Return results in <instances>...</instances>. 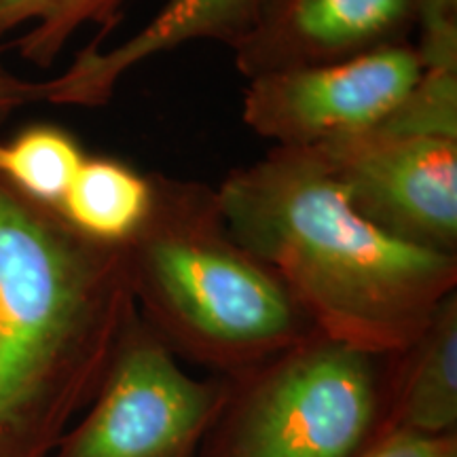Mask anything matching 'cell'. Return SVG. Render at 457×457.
I'll return each instance as SVG.
<instances>
[{
	"label": "cell",
	"instance_id": "obj_2",
	"mask_svg": "<svg viewBox=\"0 0 457 457\" xmlns=\"http://www.w3.org/2000/svg\"><path fill=\"white\" fill-rule=\"evenodd\" d=\"M134 310L125 245L0 179V457H51Z\"/></svg>",
	"mask_w": 457,
	"mask_h": 457
},
{
	"label": "cell",
	"instance_id": "obj_11",
	"mask_svg": "<svg viewBox=\"0 0 457 457\" xmlns=\"http://www.w3.org/2000/svg\"><path fill=\"white\" fill-rule=\"evenodd\" d=\"M151 208V174L114 157H85L60 212L83 236L125 245Z\"/></svg>",
	"mask_w": 457,
	"mask_h": 457
},
{
	"label": "cell",
	"instance_id": "obj_9",
	"mask_svg": "<svg viewBox=\"0 0 457 457\" xmlns=\"http://www.w3.org/2000/svg\"><path fill=\"white\" fill-rule=\"evenodd\" d=\"M254 0H168L148 24L117 47L98 41L77 55L60 77L45 81L47 100L64 106H102L125 74L187 43L212 41L236 49L253 20Z\"/></svg>",
	"mask_w": 457,
	"mask_h": 457
},
{
	"label": "cell",
	"instance_id": "obj_6",
	"mask_svg": "<svg viewBox=\"0 0 457 457\" xmlns=\"http://www.w3.org/2000/svg\"><path fill=\"white\" fill-rule=\"evenodd\" d=\"M356 212L400 242L457 256V140L367 129L312 146Z\"/></svg>",
	"mask_w": 457,
	"mask_h": 457
},
{
	"label": "cell",
	"instance_id": "obj_14",
	"mask_svg": "<svg viewBox=\"0 0 457 457\" xmlns=\"http://www.w3.org/2000/svg\"><path fill=\"white\" fill-rule=\"evenodd\" d=\"M373 129L457 140V71L424 68L415 87Z\"/></svg>",
	"mask_w": 457,
	"mask_h": 457
},
{
	"label": "cell",
	"instance_id": "obj_8",
	"mask_svg": "<svg viewBox=\"0 0 457 457\" xmlns=\"http://www.w3.org/2000/svg\"><path fill=\"white\" fill-rule=\"evenodd\" d=\"M417 30L420 0H254L250 28L233 55L250 81L411 45Z\"/></svg>",
	"mask_w": 457,
	"mask_h": 457
},
{
	"label": "cell",
	"instance_id": "obj_7",
	"mask_svg": "<svg viewBox=\"0 0 457 457\" xmlns=\"http://www.w3.org/2000/svg\"><path fill=\"white\" fill-rule=\"evenodd\" d=\"M415 43L261 74L244 89L250 131L279 148H312L381 123L424 74Z\"/></svg>",
	"mask_w": 457,
	"mask_h": 457
},
{
	"label": "cell",
	"instance_id": "obj_16",
	"mask_svg": "<svg viewBox=\"0 0 457 457\" xmlns=\"http://www.w3.org/2000/svg\"><path fill=\"white\" fill-rule=\"evenodd\" d=\"M362 457H457V434L424 436L407 430H390Z\"/></svg>",
	"mask_w": 457,
	"mask_h": 457
},
{
	"label": "cell",
	"instance_id": "obj_13",
	"mask_svg": "<svg viewBox=\"0 0 457 457\" xmlns=\"http://www.w3.org/2000/svg\"><path fill=\"white\" fill-rule=\"evenodd\" d=\"M85 157L71 131L54 123H34L13 140L0 142V179L57 210Z\"/></svg>",
	"mask_w": 457,
	"mask_h": 457
},
{
	"label": "cell",
	"instance_id": "obj_1",
	"mask_svg": "<svg viewBox=\"0 0 457 457\" xmlns=\"http://www.w3.org/2000/svg\"><path fill=\"white\" fill-rule=\"evenodd\" d=\"M216 193L231 236L278 273L330 339L398 352L457 293V256L364 220L312 148L273 146L228 171Z\"/></svg>",
	"mask_w": 457,
	"mask_h": 457
},
{
	"label": "cell",
	"instance_id": "obj_3",
	"mask_svg": "<svg viewBox=\"0 0 457 457\" xmlns=\"http://www.w3.org/2000/svg\"><path fill=\"white\" fill-rule=\"evenodd\" d=\"M136 312L176 358L236 375L320 330L276 271L228 231L205 182L151 174L125 244Z\"/></svg>",
	"mask_w": 457,
	"mask_h": 457
},
{
	"label": "cell",
	"instance_id": "obj_15",
	"mask_svg": "<svg viewBox=\"0 0 457 457\" xmlns=\"http://www.w3.org/2000/svg\"><path fill=\"white\" fill-rule=\"evenodd\" d=\"M415 47L426 68L457 71V0H420Z\"/></svg>",
	"mask_w": 457,
	"mask_h": 457
},
{
	"label": "cell",
	"instance_id": "obj_5",
	"mask_svg": "<svg viewBox=\"0 0 457 457\" xmlns=\"http://www.w3.org/2000/svg\"><path fill=\"white\" fill-rule=\"evenodd\" d=\"M225 377L188 375L134 310L87 413L51 457H197Z\"/></svg>",
	"mask_w": 457,
	"mask_h": 457
},
{
	"label": "cell",
	"instance_id": "obj_17",
	"mask_svg": "<svg viewBox=\"0 0 457 457\" xmlns=\"http://www.w3.org/2000/svg\"><path fill=\"white\" fill-rule=\"evenodd\" d=\"M34 102H45V81H24L0 62V123L9 119L17 108Z\"/></svg>",
	"mask_w": 457,
	"mask_h": 457
},
{
	"label": "cell",
	"instance_id": "obj_12",
	"mask_svg": "<svg viewBox=\"0 0 457 457\" xmlns=\"http://www.w3.org/2000/svg\"><path fill=\"white\" fill-rule=\"evenodd\" d=\"M125 0H0V38L30 26L13 43L20 55L38 68L54 66L72 34L85 24L102 26V37L121 17ZM100 37V38H102Z\"/></svg>",
	"mask_w": 457,
	"mask_h": 457
},
{
	"label": "cell",
	"instance_id": "obj_4",
	"mask_svg": "<svg viewBox=\"0 0 457 457\" xmlns=\"http://www.w3.org/2000/svg\"><path fill=\"white\" fill-rule=\"evenodd\" d=\"M390 430V353L313 333L225 377L197 457H362Z\"/></svg>",
	"mask_w": 457,
	"mask_h": 457
},
{
	"label": "cell",
	"instance_id": "obj_10",
	"mask_svg": "<svg viewBox=\"0 0 457 457\" xmlns=\"http://www.w3.org/2000/svg\"><path fill=\"white\" fill-rule=\"evenodd\" d=\"M390 421L392 430L424 436L457 434V293L409 345L390 353Z\"/></svg>",
	"mask_w": 457,
	"mask_h": 457
}]
</instances>
